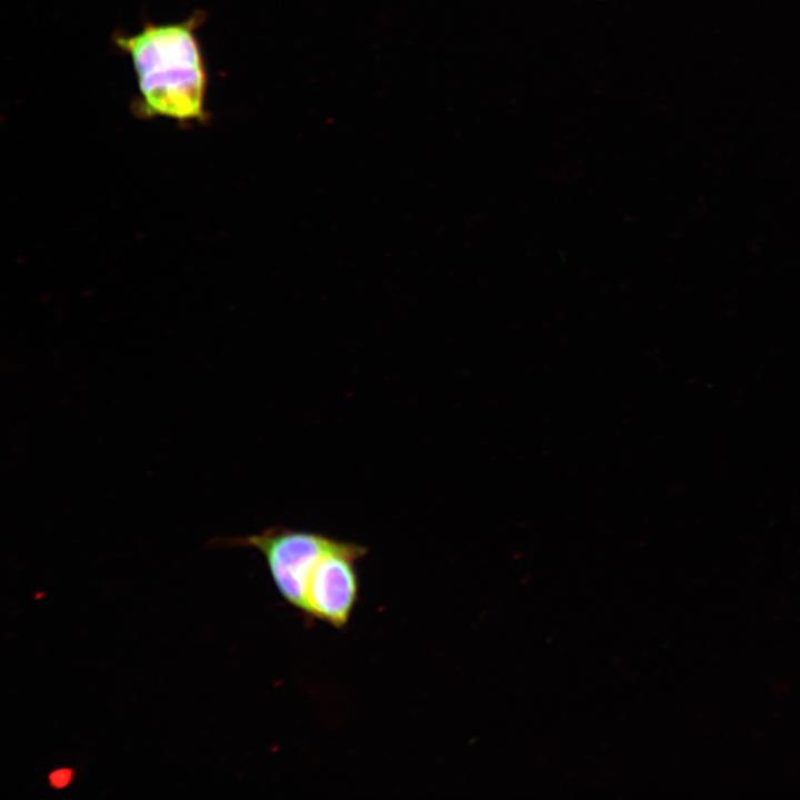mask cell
Masks as SVG:
<instances>
[{
	"label": "cell",
	"instance_id": "obj_1",
	"mask_svg": "<svg viewBox=\"0 0 800 800\" xmlns=\"http://www.w3.org/2000/svg\"><path fill=\"white\" fill-rule=\"evenodd\" d=\"M194 27L192 20L148 24L117 38L136 71L142 116L179 122L206 119L207 72Z\"/></svg>",
	"mask_w": 800,
	"mask_h": 800
},
{
	"label": "cell",
	"instance_id": "obj_2",
	"mask_svg": "<svg viewBox=\"0 0 800 800\" xmlns=\"http://www.w3.org/2000/svg\"><path fill=\"white\" fill-rule=\"evenodd\" d=\"M340 541L321 532L273 526L256 534L214 539L210 544L259 551L280 597L304 614L306 592L312 572Z\"/></svg>",
	"mask_w": 800,
	"mask_h": 800
},
{
	"label": "cell",
	"instance_id": "obj_3",
	"mask_svg": "<svg viewBox=\"0 0 800 800\" xmlns=\"http://www.w3.org/2000/svg\"><path fill=\"white\" fill-rule=\"evenodd\" d=\"M369 553L368 547L340 541L318 563L306 592V617L336 629H344L359 597L357 562Z\"/></svg>",
	"mask_w": 800,
	"mask_h": 800
}]
</instances>
